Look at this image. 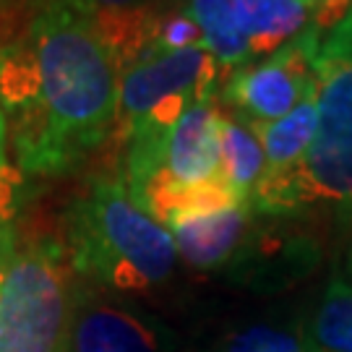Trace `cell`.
I'll list each match as a JSON object with an SVG mask.
<instances>
[{"label": "cell", "mask_w": 352, "mask_h": 352, "mask_svg": "<svg viewBox=\"0 0 352 352\" xmlns=\"http://www.w3.org/2000/svg\"><path fill=\"white\" fill-rule=\"evenodd\" d=\"M120 63L87 0H45L0 47V113L19 173H74L115 133Z\"/></svg>", "instance_id": "6da1fadb"}, {"label": "cell", "mask_w": 352, "mask_h": 352, "mask_svg": "<svg viewBox=\"0 0 352 352\" xmlns=\"http://www.w3.org/2000/svg\"><path fill=\"white\" fill-rule=\"evenodd\" d=\"M63 248L81 282L128 298L164 287L180 266L170 230L133 201L120 175H94L71 199Z\"/></svg>", "instance_id": "7a4b0ae2"}, {"label": "cell", "mask_w": 352, "mask_h": 352, "mask_svg": "<svg viewBox=\"0 0 352 352\" xmlns=\"http://www.w3.org/2000/svg\"><path fill=\"white\" fill-rule=\"evenodd\" d=\"M316 133L302 162L261 175L251 212L287 217L331 206L352 217V6L324 29L316 55Z\"/></svg>", "instance_id": "3957f363"}, {"label": "cell", "mask_w": 352, "mask_h": 352, "mask_svg": "<svg viewBox=\"0 0 352 352\" xmlns=\"http://www.w3.org/2000/svg\"><path fill=\"white\" fill-rule=\"evenodd\" d=\"M74 292L60 240L19 238L0 282V352H68Z\"/></svg>", "instance_id": "277c9868"}, {"label": "cell", "mask_w": 352, "mask_h": 352, "mask_svg": "<svg viewBox=\"0 0 352 352\" xmlns=\"http://www.w3.org/2000/svg\"><path fill=\"white\" fill-rule=\"evenodd\" d=\"M327 26H311L274 55L227 76L219 102L245 123H272L295 110L316 84V55Z\"/></svg>", "instance_id": "5b68a950"}, {"label": "cell", "mask_w": 352, "mask_h": 352, "mask_svg": "<svg viewBox=\"0 0 352 352\" xmlns=\"http://www.w3.org/2000/svg\"><path fill=\"white\" fill-rule=\"evenodd\" d=\"M68 352H183L173 327L128 295L76 277Z\"/></svg>", "instance_id": "8992f818"}, {"label": "cell", "mask_w": 352, "mask_h": 352, "mask_svg": "<svg viewBox=\"0 0 352 352\" xmlns=\"http://www.w3.org/2000/svg\"><path fill=\"white\" fill-rule=\"evenodd\" d=\"M222 115L217 97L190 102L164 139L160 175L151 186H204L219 180Z\"/></svg>", "instance_id": "52a82bcc"}, {"label": "cell", "mask_w": 352, "mask_h": 352, "mask_svg": "<svg viewBox=\"0 0 352 352\" xmlns=\"http://www.w3.org/2000/svg\"><path fill=\"white\" fill-rule=\"evenodd\" d=\"M251 214L245 204H230L225 209L173 219L164 227L175 240L180 261L199 272L235 274L251 253Z\"/></svg>", "instance_id": "ba28073f"}, {"label": "cell", "mask_w": 352, "mask_h": 352, "mask_svg": "<svg viewBox=\"0 0 352 352\" xmlns=\"http://www.w3.org/2000/svg\"><path fill=\"white\" fill-rule=\"evenodd\" d=\"M238 26L251 58L261 60L327 19L302 0H238Z\"/></svg>", "instance_id": "9c48e42d"}, {"label": "cell", "mask_w": 352, "mask_h": 352, "mask_svg": "<svg viewBox=\"0 0 352 352\" xmlns=\"http://www.w3.org/2000/svg\"><path fill=\"white\" fill-rule=\"evenodd\" d=\"M316 94H318V87L314 84L300 100V104L289 110L285 118L272 120V123H248L264 149V175L292 173L308 154V146L316 133Z\"/></svg>", "instance_id": "30bf717a"}, {"label": "cell", "mask_w": 352, "mask_h": 352, "mask_svg": "<svg viewBox=\"0 0 352 352\" xmlns=\"http://www.w3.org/2000/svg\"><path fill=\"white\" fill-rule=\"evenodd\" d=\"M266 170V157L253 128L235 115H222L219 180L238 204L251 206V196Z\"/></svg>", "instance_id": "8fae6325"}, {"label": "cell", "mask_w": 352, "mask_h": 352, "mask_svg": "<svg viewBox=\"0 0 352 352\" xmlns=\"http://www.w3.org/2000/svg\"><path fill=\"white\" fill-rule=\"evenodd\" d=\"M183 11L196 21L206 50L225 76L253 63L238 26V0H186Z\"/></svg>", "instance_id": "7c38bea8"}, {"label": "cell", "mask_w": 352, "mask_h": 352, "mask_svg": "<svg viewBox=\"0 0 352 352\" xmlns=\"http://www.w3.org/2000/svg\"><path fill=\"white\" fill-rule=\"evenodd\" d=\"M204 352H318L305 329L272 318H253L222 331Z\"/></svg>", "instance_id": "4fadbf2b"}, {"label": "cell", "mask_w": 352, "mask_h": 352, "mask_svg": "<svg viewBox=\"0 0 352 352\" xmlns=\"http://www.w3.org/2000/svg\"><path fill=\"white\" fill-rule=\"evenodd\" d=\"M305 334L318 352H352V285L347 279H329Z\"/></svg>", "instance_id": "5bb4252c"}, {"label": "cell", "mask_w": 352, "mask_h": 352, "mask_svg": "<svg viewBox=\"0 0 352 352\" xmlns=\"http://www.w3.org/2000/svg\"><path fill=\"white\" fill-rule=\"evenodd\" d=\"M196 45H204L196 21L186 11H170L160 19H151L149 45L144 47V52H173Z\"/></svg>", "instance_id": "9a60e30c"}, {"label": "cell", "mask_w": 352, "mask_h": 352, "mask_svg": "<svg viewBox=\"0 0 352 352\" xmlns=\"http://www.w3.org/2000/svg\"><path fill=\"white\" fill-rule=\"evenodd\" d=\"M16 188H19V177L13 173V167L0 173V227L13 225V214H16Z\"/></svg>", "instance_id": "2e32d148"}, {"label": "cell", "mask_w": 352, "mask_h": 352, "mask_svg": "<svg viewBox=\"0 0 352 352\" xmlns=\"http://www.w3.org/2000/svg\"><path fill=\"white\" fill-rule=\"evenodd\" d=\"M16 243H19V230L16 225L0 227V282L6 277V269L11 264L13 251H16Z\"/></svg>", "instance_id": "e0dca14e"}, {"label": "cell", "mask_w": 352, "mask_h": 352, "mask_svg": "<svg viewBox=\"0 0 352 352\" xmlns=\"http://www.w3.org/2000/svg\"><path fill=\"white\" fill-rule=\"evenodd\" d=\"M302 3L311 6V8H316L327 21L334 16V13H344L352 6V0H302Z\"/></svg>", "instance_id": "ac0fdd59"}, {"label": "cell", "mask_w": 352, "mask_h": 352, "mask_svg": "<svg viewBox=\"0 0 352 352\" xmlns=\"http://www.w3.org/2000/svg\"><path fill=\"white\" fill-rule=\"evenodd\" d=\"M97 13H120L131 11L136 6V0H87Z\"/></svg>", "instance_id": "d6986e66"}, {"label": "cell", "mask_w": 352, "mask_h": 352, "mask_svg": "<svg viewBox=\"0 0 352 352\" xmlns=\"http://www.w3.org/2000/svg\"><path fill=\"white\" fill-rule=\"evenodd\" d=\"M6 146H8V131H6V118L0 113V173L8 170V157H6Z\"/></svg>", "instance_id": "ffe728a7"}, {"label": "cell", "mask_w": 352, "mask_h": 352, "mask_svg": "<svg viewBox=\"0 0 352 352\" xmlns=\"http://www.w3.org/2000/svg\"><path fill=\"white\" fill-rule=\"evenodd\" d=\"M350 272H352V248H350Z\"/></svg>", "instance_id": "44dd1931"}]
</instances>
